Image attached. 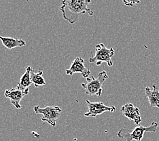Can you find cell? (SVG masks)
Listing matches in <instances>:
<instances>
[{"label":"cell","mask_w":159,"mask_h":141,"mask_svg":"<svg viewBox=\"0 0 159 141\" xmlns=\"http://www.w3.org/2000/svg\"><path fill=\"white\" fill-rule=\"evenodd\" d=\"M91 3V0H63L59 9L63 19L70 24H74L82 14L88 13L89 16L93 15V12L89 8Z\"/></svg>","instance_id":"1"},{"label":"cell","mask_w":159,"mask_h":141,"mask_svg":"<svg viewBox=\"0 0 159 141\" xmlns=\"http://www.w3.org/2000/svg\"><path fill=\"white\" fill-rule=\"evenodd\" d=\"M107 79V72L103 71L98 74L97 79L94 77L93 75L86 78V83L82 84V87L85 90L86 95L100 96L102 94L103 83Z\"/></svg>","instance_id":"2"},{"label":"cell","mask_w":159,"mask_h":141,"mask_svg":"<svg viewBox=\"0 0 159 141\" xmlns=\"http://www.w3.org/2000/svg\"><path fill=\"white\" fill-rule=\"evenodd\" d=\"M158 128V124L157 122H152L148 127H143L142 126H137V127L133 129L132 131H129L126 128H122L118 132V136L119 138L125 140L126 141H141L143 137L144 133L155 132Z\"/></svg>","instance_id":"3"},{"label":"cell","mask_w":159,"mask_h":141,"mask_svg":"<svg viewBox=\"0 0 159 141\" xmlns=\"http://www.w3.org/2000/svg\"><path fill=\"white\" fill-rule=\"evenodd\" d=\"M114 50L112 48L108 49L103 43H99L95 46V56L90 58L89 62L95 63L97 66H100L103 62H106L109 67L113 65L111 57L114 55Z\"/></svg>","instance_id":"4"},{"label":"cell","mask_w":159,"mask_h":141,"mask_svg":"<svg viewBox=\"0 0 159 141\" xmlns=\"http://www.w3.org/2000/svg\"><path fill=\"white\" fill-rule=\"evenodd\" d=\"M34 110L36 114L42 115L41 118L42 121L48 123L52 127L56 126L57 121L62 112V109L58 106H49L42 108L39 106L36 105L34 107Z\"/></svg>","instance_id":"5"},{"label":"cell","mask_w":159,"mask_h":141,"mask_svg":"<svg viewBox=\"0 0 159 141\" xmlns=\"http://www.w3.org/2000/svg\"><path fill=\"white\" fill-rule=\"evenodd\" d=\"M86 104L88 106V112L84 114L86 117H95L97 115L103 114L105 112H115L116 108L114 106H106L102 103H93L89 100H86Z\"/></svg>","instance_id":"6"},{"label":"cell","mask_w":159,"mask_h":141,"mask_svg":"<svg viewBox=\"0 0 159 141\" xmlns=\"http://www.w3.org/2000/svg\"><path fill=\"white\" fill-rule=\"evenodd\" d=\"M74 73H80L84 78H88L91 75V71L84 66V60L81 57H76L71 63L70 68L66 71L67 75H73Z\"/></svg>","instance_id":"7"},{"label":"cell","mask_w":159,"mask_h":141,"mask_svg":"<svg viewBox=\"0 0 159 141\" xmlns=\"http://www.w3.org/2000/svg\"><path fill=\"white\" fill-rule=\"evenodd\" d=\"M121 112L122 115L128 118L129 120L134 121L137 126H139L142 119L141 117L139 108L135 107L132 103H126L121 108Z\"/></svg>","instance_id":"8"},{"label":"cell","mask_w":159,"mask_h":141,"mask_svg":"<svg viewBox=\"0 0 159 141\" xmlns=\"http://www.w3.org/2000/svg\"><path fill=\"white\" fill-rule=\"evenodd\" d=\"M29 92H30V90L23 91V90H19L16 87V88L6 90L4 92V96L6 98H8L14 107L17 109H20L22 107L20 103V101L22 100L25 96L29 95Z\"/></svg>","instance_id":"9"},{"label":"cell","mask_w":159,"mask_h":141,"mask_svg":"<svg viewBox=\"0 0 159 141\" xmlns=\"http://www.w3.org/2000/svg\"><path fill=\"white\" fill-rule=\"evenodd\" d=\"M145 92L150 107L152 108H159V90L158 86L153 85L152 88H150V87H146Z\"/></svg>","instance_id":"10"},{"label":"cell","mask_w":159,"mask_h":141,"mask_svg":"<svg viewBox=\"0 0 159 141\" xmlns=\"http://www.w3.org/2000/svg\"><path fill=\"white\" fill-rule=\"evenodd\" d=\"M33 69L31 66H27L26 67V71H25V73L22 75V77H20V79L19 82L17 84L16 88L20 90H23V91H27V90H30L29 89V87H30L31 84L32 82L31 81V71Z\"/></svg>","instance_id":"11"},{"label":"cell","mask_w":159,"mask_h":141,"mask_svg":"<svg viewBox=\"0 0 159 141\" xmlns=\"http://www.w3.org/2000/svg\"><path fill=\"white\" fill-rule=\"evenodd\" d=\"M0 40L2 41L3 46H5L8 50H12L17 48V47H23L26 45V42L23 39L13 37H3L2 35H0Z\"/></svg>","instance_id":"12"},{"label":"cell","mask_w":159,"mask_h":141,"mask_svg":"<svg viewBox=\"0 0 159 141\" xmlns=\"http://www.w3.org/2000/svg\"><path fill=\"white\" fill-rule=\"evenodd\" d=\"M31 81L32 84H34L35 88H38L39 86H43L46 85L45 79L43 77V72L42 71H39L38 73H35L34 71L32 69L31 71Z\"/></svg>","instance_id":"13"},{"label":"cell","mask_w":159,"mask_h":141,"mask_svg":"<svg viewBox=\"0 0 159 141\" xmlns=\"http://www.w3.org/2000/svg\"><path fill=\"white\" fill-rule=\"evenodd\" d=\"M123 3L126 6H134L135 4H137V3H139V1H123Z\"/></svg>","instance_id":"14"}]
</instances>
